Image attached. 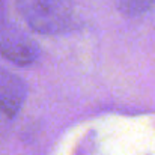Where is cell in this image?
<instances>
[{"label": "cell", "instance_id": "6da1fadb", "mask_svg": "<svg viewBox=\"0 0 155 155\" xmlns=\"http://www.w3.org/2000/svg\"><path fill=\"white\" fill-rule=\"evenodd\" d=\"M27 24L42 35H62L75 29L77 15L71 0H17Z\"/></svg>", "mask_w": 155, "mask_h": 155}, {"label": "cell", "instance_id": "7a4b0ae2", "mask_svg": "<svg viewBox=\"0 0 155 155\" xmlns=\"http://www.w3.org/2000/svg\"><path fill=\"white\" fill-rule=\"evenodd\" d=\"M0 53L17 65H32L39 57V47L21 29L12 24L0 26Z\"/></svg>", "mask_w": 155, "mask_h": 155}, {"label": "cell", "instance_id": "3957f363", "mask_svg": "<svg viewBox=\"0 0 155 155\" xmlns=\"http://www.w3.org/2000/svg\"><path fill=\"white\" fill-rule=\"evenodd\" d=\"M26 84L14 72L0 69V110L5 116L12 117L18 113L26 100Z\"/></svg>", "mask_w": 155, "mask_h": 155}, {"label": "cell", "instance_id": "277c9868", "mask_svg": "<svg viewBox=\"0 0 155 155\" xmlns=\"http://www.w3.org/2000/svg\"><path fill=\"white\" fill-rule=\"evenodd\" d=\"M117 9L128 17H136L148 12L155 6V0H116Z\"/></svg>", "mask_w": 155, "mask_h": 155}]
</instances>
